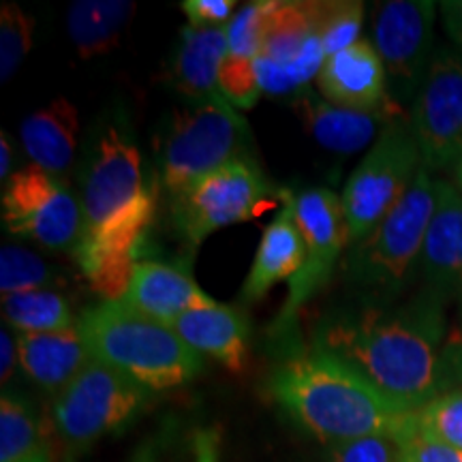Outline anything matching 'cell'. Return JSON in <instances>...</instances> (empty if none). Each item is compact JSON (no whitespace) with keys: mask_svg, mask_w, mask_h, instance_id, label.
<instances>
[{"mask_svg":"<svg viewBox=\"0 0 462 462\" xmlns=\"http://www.w3.org/2000/svg\"><path fill=\"white\" fill-rule=\"evenodd\" d=\"M446 302L426 289L402 306H368L321 328L317 346L349 364L404 413L441 394Z\"/></svg>","mask_w":462,"mask_h":462,"instance_id":"obj_1","label":"cell"},{"mask_svg":"<svg viewBox=\"0 0 462 462\" xmlns=\"http://www.w3.org/2000/svg\"><path fill=\"white\" fill-rule=\"evenodd\" d=\"M79 268L103 300H120L135 273L137 248L154 217V193L140 150L118 126L101 131L86 165Z\"/></svg>","mask_w":462,"mask_h":462,"instance_id":"obj_2","label":"cell"},{"mask_svg":"<svg viewBox=\"0 0 462 462\" xmlns=\"http://www.w3.org/2000/svg\"><path fill=\"white\" fill-rule=\"evenodd\" d=\"M270 392L300 426L330 446L373 435L396 439L413 418L319 346L281 362L270 377Z\"/></svg>","mask_w":462,"mask_h":462,"instance_id":"obj_3","label":"cell"},{"mask_svg":"<svg viewBox=\"0 0 462 462\" xmlns=\"http://www.w3.org/2000/svg\"><path fill=\"white\" fill-rule=\"evenodd\" d=\"M90 360H97L150 392L189 383L204 368L198 351L171 326L137 313L120 300H103L78 319Z\"/></svg>","mask_w":462,"mask_h":462,"instance_id":"obj_4","label":"cell"},{"mask_svg":"<svg viewBox=\"0 0 462 462\" xmlns=\"http://www.w3.org/2000/svg\"><path fill=\"white\" fill-rule=\"evenodd\" d=\"M435 210V178L421 165L401 204L366 238L346 248L343 270L351 285L390 302L420 273L421 248Z\"/></svg>","mask_w":462,"mask_h":462,"instance_id":"obj_5","label":"cell"},{"mask_svg":"<svg viewBox=\"0 0 462 462\" xmlns=\"http://www.w3.org/2000/svg\"><path fill=\"white\" fill-rule=\"evenodd\" d=\"M421 165L411 125L392 120L351 171L340 195L349 246L366 238L401 204Z\"/></svg>","mask_w":462,"mask_h":462,"instance_id":"obj_6","label":"cell"},{"mask_svg":"<svg viewBox=\"0 0 462 462\" xmlns=\"http://www.w3.org/2000/svg\"><path fill=\"white\" fill-rule=\"evenodd\" d=\"M246 137L245 116L223 97L198 101L178 112L161 157L165 189L173 195L231 161L246 157Z\"/></svg>","mask_w":462,"mask_h":462,"instance_id":"obj_7","label":"cell"},{"mask_svg":"<svg viewBox=\"0 0 462 462\" xmlns=\"http://www.w3.org/2000/svg\"><path fill=\"white\" fill-rule=\"evenodd\" d=\"M273 198V184L259 165L242 157L173 193L171 215L178 231L198 248L215 231L262 215Z\"/></svg>","mask_w":462,"mask_h":462,"instance_id":"obj_8","label":"cell"},{"mask_svg":"<svg viewBox=\"0 0 462 462\" xmlns=\"http://www.w3.org/2000/svg\"><path fill=\"white\" fill-rule=\"evenodd\" d=\"M150 390L90 360L84 371L56 396L51 418L58 435L71 446H86L123 429L148 402Z\"/></svg>","mask_w":462,"mask_h":462,"instance_id":"obj_9","label":"cell"},{"mask_svg":"<svg viewBox=\"0 0 462 462\" xmlns=\"http://www.w3.org/2000/svg\"><path fill=\"white\" fill-rule=\"evenodd\" d=\"M3 223L20 238L75 253L82 240V201L62 178L26 165L5 187Z\"/></svg>","mask_w":462,"mask_h":462,"instance_id":"obj_10","label":"cell"},{"mask_svg":"<svg viewBox=\"0 0 462 462\" xmlns=\"http://www.w3.org/2000/svg\"><path fill=\"white\" fill-rule=\"evenodd\" d=\"M296 221L304 238V262L298 274L289 281L287 300L276 317L273 334L285 337L306 302L328 285L349 246L343 204L330 189H309L296 195Z\"/></svg>","mask_w":462,"mask_h":462,"instance_id":"obj_11","label":"cell"},{"mask_svg":"<svg viewBox=\"0 0 462 462\" xmlns=\"http://www.w3.org/2000/svg\"><path fill=\"white\" fill-rule=\"evenodd\" d=\"M411 131L429 171L454 170L462 159V54L437 48L411 103Z\"/></svg>","mask_w":462,"mask_h":462,"instance_id":"obj_12","label":"cell"},{"mask_svg":"<svg viewBox=\"0 0 462 462\" xmlns=\"http://www.w3.org/2000/svg\"><path fill=\"white\" fill-rule=\"evenodd\" d=\"M432 0H390L381 3L373 22V45L383 62L388 95L398 103L411 101L435 54Z\"/></svg>","mask_w":462,"mask_h":462,"instance_id":"obj_13","label":"cell"},{"mask_svg":"<svg viewBox=\"0 0 462 462\" xmlns=\"http://www.w3.org/2000/svg\"><path fill=\"white\" fill-rule=\"evenodd\" d=\"M321 3H274L255 71L268 95H289L319 75L326 51L319 34Z\"/></svg>","mask_w":462,"mask_h":462,"instance_id":"obj_14","label":"cell"},{"mask_svg":"<svg viewBox=\"0 0 462 462\" xmlns=\"http://www.w3.org/2000/svg\"><path fill=\"white\" fill-rule=\"evenodd\" d=\"M420 274L426 289L443 300L462 296V195L452 182L435 180L432 210Z\"/></svg>","mask_w":462,"mask_h":462,"instance_id":"obj_15","label":"cell"},{"mask_svg":"<svg viewBox=\"0 0 462 462\" xmlns=\"http://www.w3.org/2000/svg\"><path fill=\"white\" fill-rule=\"evenodd\" d=\"M317 88L330 106L356 112H373L392 101L383 62L374 45L364 39L326 58L317 75Z\"/></svg>","mask_w":462,"mask_h":462,"instance_id":"obj_16","label":"cell"},{"mask_svg":"<svg viewBox=\"0 0 462 462\" xmlns=\"http://www.w3.org/2000/svg\"><path fill=\"white\" fill-rule=\"evenodd\" d=\"M304 238L296 221V195L282 190V208L259 240L255 262L248 273L242 300L259 302L281 281H291L302 268Z\"/></svg>","mask_w":462,"mask_h":462,"instance_id":"obj_17","label":"cell"},{"mask_svg":"<svg viewBox=\"0 0 462 462\" xmlns=\"http://www.w3.org/2000/svg\"><path fill=\"white\" fill-rule=\"evenodd\" d=\"M298 112L310 135L323 148L340 154L360 152L373 140H377L392 120L402 118L401 106L394 101L373 112H356V109L330 106L315 95L302 97V101L298 103Z\"/></svg>","mask_w":462,"mask_h":462,"instance_id":"obj_18","label":"cell"},{"mask_svg":"<svg viewBox=\"0 0 462 462\" xmlns=\"http://www.w3.org/2000/svg\"><path fill=\"white\" fill-rule=\"evenodd\" d=\"M210 300L180 268L161 262H140L120 302L150 319L173 328V323L187 310Z\"/></svg>","mask_w":462,"mask_h":462,"instance_id":"obj_19","label":"cell"},{"mask_svg":"<svg viewBox=\"0 0 462 462\" xmlns=\"http://www.w3.org/2000/svg\"><path fill=\"white\" fill-rule=\"evenodd\" d=\"M173 330L199 356H210L227 366L242 371L246 360L248 326L245 315L215 300L195 306L173 323Z\"/></svg>","mask_w":462,"mask_h":462,"instance_id":"obj_20","label":"cell"},{"mask_svg":"<svg viewBox=\"0 0 462 462\" xmlns=\"http://www.w3.org/2000/svg\"><path fill=\"white\" fill-rule=\"evenodd\" d=\"M20 366L39 388L60 394L90 362L78 326L62 332L17 334Z\"/></svg>","mask_w":462,"mask_h":462,"instance_id":"obj_21","label":"cell"},{"mask_svg":"<svg viewBox=\"0 0 462 462\" xmlns=\"http://www.w3.org/2000/svg\"><path fill=\"white\" fill-rule=\"evenodd\" d=\"M78 131V109L65 97H58L24 118L20 133L32 165L62 178V173L73 165Z\"/></svg>","mask_w":462,"mask_h":462,"instance_id":"obj_22","label":"cell"},{"mask_svg":"<svg viewBox=\"0 0 462 462\" xmlns=\"http://www.w3.org/2000/svg\"><path fill=\"white\" fill-rule=\"evenodd\" d=\"M180 48L173 60V79L182 95L198 101L221 97L218 71L229 54L227 26L198 28L187 24L180 34Z\"/></svg>","mask_w":462,"mask_h":462,"instance_id":"obj_23","label":"cell"},{"mask_svg":"<svg viewBox=\"0 0 462 462\" xmlns=\"http://www.w3.org/2000/svg\"><path fill=\"white\" fill-rule=\"evenodd\" d=\"M135 14V3L126 0H78L67 14L69 37L79 58L112 51Z\"/></svg>","mask_w":462,"mask_h":462,"instance_id":"obj_24","label":"cell"},{"mask_svg":"<svg viewBox=\"0 0 462 462\" xmlns=\"http://www.w3.org/2000/svg\"><path fill=\"white\" fill-rule=\"evenodd\" d=\"M3 313L20 334L62 332L78 326L67 298L50 289H28L3 296Z\"/></svg>","mask_w":462,"mask_h":462,"instance_id":"obj_25","label":"cell"},{"mask_svg":"<svg viewBox=\"0 0 462 462\" xmlns=\"http://www.w3.org/2000/svg\"><path fill=\"white\" fill-rule=\"evenodd\" d=\"M31 407L14 394L0 401V462H20L43 446Z\"/></svg>","mask_w":462,"mask_h":462,"instance_id":"obj_26","label":"cell"},{"mask_svg":"<svg viewBox=\"0 0 462 462\" xmlns=\"http://www.w3.org/2000/svg\"><path fill=\"white\" fill-rule=\"evenodd\" d=\"M34 20L20 5L3 3L0 9V79L9 82L32 48Z\"/></svg>","mask_w":462,"mask_h":462,"instance_id":"obj_27","label":"cell"},{"mask_svg":"<svg viewBox=\"0 0 462 462\" xmlns=\"http://www.w3.org/2000/svg\"><path fill=\"white\" fill-rule=\"evenodd\" d=\"M56 276L42 257L20 246H3L0 251V289L11 296L28 289H45Z\"/></svg>","mask_w":462,"mask_h":462,"instance_id":"obj_28","label":"cell"},{"mask_svg":"<svg viewBox=\"0 0 462 462\" xmlns=\"http://www.w3.org/2000/svg\"><path fill=\"white\" fill-rule=\"evenodd\" d=\"M364 22V3L343 0V3H321L319 7V34L326 58L338 54L360 42V28Z\"/></svg>","mask_w":462,"mask_h":462,"instance_id":"obj_29","label":"cell"},{"mask_svg":"<svg viewBox=\"0 0 462 462\" xmlns=\"http://www.w3.org/2000/svg\"><path fill=\"white\" fill-rule=\"evenodd\" d=\"M421 430L448 446L462 449V390L441 392L415 413Z\"/></svg>","mask_w":462,"mask_h":462,"instance_id":"obj_30","label":"cell"},{"mask_svg":"<svg viewBox=\"0 0 462 462\" xmlns=\"http://www.w3.org/2000/svg\"><path fill=\"white\" fill-rule=\"evenodd\" d=\"M270 9H273V0H262V3H251L245 9L236 11L234 20L227 24L231 56L255 60L263 43Z\"/></svg>","mask_w":462,"mask_h":462,"instance_id":"obj_31","label":"cell"},{"mask_svg":"<svg viewBox=\"0 0 462 462\" xmlns=\"http://www.w3.org/2000/svg\"><path fill=\"white\" fill-rule=\"evenodd\" d=\"M218 92L231 107L251 109L262 97L255 60L238 56H225L221 71H218Z\"/></svg>","mask_w":462,"mask_h":462,"instance_id":"obj_32","label":"cell"},{"mask_svg":"<svg viewBox=\"0 0 462 462\" xmlns=\"http://www.w3.org/2000/svg\"><path fill=\"white\" fill-rule=\"evenodd\" d=\"M396 441L404 462H462V449L448 446L421 430L415 413Z\"/></svg>","mask_w":462,"mask_h":462,"instance_id":"obj_33","label":"cell"},{"mask_svg":"<svg viewBox=\"0 0 462 462\" xmlns=\"http://www.w3.org/2000/svg\"><path fill=\"white\" fill-rule=\"evenodd\" d=\"M332 462H401V446L394 437L373 435L330 446Z\"/></svg>","mask_w":462,"mask_h":462,"instance_id":"obj_34","label":"cell"},{"mask_svg":"<svg viewBox=\"0 0 462 462\" xmlns=\"http://www.w3.org/2000/svg\"><path fill=\"white\" fill-rule=\"evenodd\" d=\"M182 11L190 26L221 28L236 15L234 0H184Z\"/></svg>","mask_w":462,"mask_h":462,"instance_id":"obj_35","label":"cell"},{"mask_svg":"<svg viewBox=\"0 0 462 462\" xmlns=\"http://www.w3.org/2000/svg\"><path fill=\"white\" fill-rule=\"evenodd\" d=\"M443 385H458L462 390V326L449 334L443 346Z\"/></svg>","mask_w":462,"mask_h":462,"instance_id":"obj_36","label":"cell"},{"mask_svg":"<svg viewBox=\"0 0 462 462\" xmlns=\"http://www.w3.org/2000/svg\"><path fill=\"white\" fill-rule=\"evenodd\" d=\"M439 15H441L449 42L454 43L456 51L462 54V0H443V3H439Z\"/></svg>","mask_w":462,"mask_h":462,"instance_id":"obj_37","label":"cell"},{"mask_svg":"<svg viewBox=\"0 0 462 462\" xmlns=\"http://www.w3.org/2000/svg\"><path fill=\"white\" fill-rule=\"evenodd\" d=\"M15 364H20V354H17V337H11L7 330L0 332V377L3 383L14 374Z\"/></svg>","mask_w":462,"mask_h":462,"instance_id":"obj_38","label":"cell"},{"mask_svg":"<svg viewBox=\"0 0 462 462\" xmlns=\"http://www.w3.org/2000/svg\"><path fill=\"white\" fill-rule=\"evenodd\" d=\"M11 167H14V146H11V140L7 133H0V178L7 180V178L14 176L11 173Z\"/></svg>","mask_w":462,"mask_h":462,"instance_id":"obj_39","label":"cell"},{"mask_svg":"<svg viewBox=\"0 0 462 462\" xmlns=\"http://www.w3.org/2000/svg\"><path fill=\"white\" fill-rule=\"evenodd\" d=\"M20 462H54V456H51V449L48 446V441H45L43 446L37 449V452L26 456V458L20 460Z\"/></svg>","mask_w":462,"mask_h":462,"instance_id":"obj_40","label":"cell"},{"mask_svg":"<svg viewBox=\"0 0 462 462\" xmlns=\"http://www.w3.org/2000/svg\"><path fill=\"white\" fill-rule=\"evenodd\" d=\"M454 187L458 189V193L462 195V159L454 167Z\"/></svg>","mask_w":462,"mask_h":462,"instance_id":"obj_41","label":"cell"},{"mask_svg":"<svg viewBox=\"0 0 462 462\" xmlns=\"http://www.w3.org/2000/svg\"><path fill=\"white\" fill-rule=\"evenodd\" d=\"M458 302H460V321H462V296L458 298Z\"/></svg>","mask_w":462,"mask_h":462,"instance_id":"obj_42","label":"cell"},{"mask_svg":"<svg viewBox=\"0 0 462 462\" xmlns=\"http://www.w3.org/2000/svg\"><path fill=\"white\" fill-rule=\"evenodd\" d=\"M401 462H404V460H401Z\"/></svg>","mask_w":462,"mask_h":462,"instance_id":"obj_43","label":"cell"}]
</instances>
